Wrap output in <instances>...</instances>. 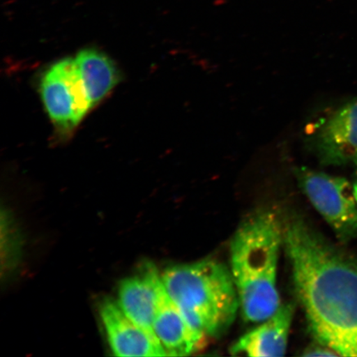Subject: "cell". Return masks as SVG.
<instances>
[{
    "mask_svg": "<svg viewBox=\"0 0 357 357\" xmlns=\"http://www.w3.org/2000/svg\"><path fill=\"white\" fill-rule=\"evenodd\" d=\"M284 220V248L310 332L337 356L357 357V258L298 216Z\"/></svg>",
    "mask_w": 357,
    "mask_h": 357,
    "instance_id": "cell-1",
    "label": "cell"
},
{
    "mask_svg": "<svg viewBox=\"0 0 357 357\" xmlns=\"http://www.w3.org/2000/svg\"><path fill=\"white\" fill-rule=\"evenodd\" d=\"M284 247V220L271 209L245 218L230 245L231 273L245 322L260 324L278 310L280 252Z\"/></svg>",
    "mask_w": 357,
    "mask_h": 357,
    "instance_id": "cell-2",
    "label": "cell"
},
{
    "mask_svg": "<svg viewBox=\"0 0 357 357\" xmlns=\"http://www.w3.org/2000/svg\"><path fill=\"white\" fill-rule=\"evenodd\" d=\"M162 280L169 296L189 323L206 337H220L240 309L231 271L213 259L167 268Z\"/></svg>",
    "mask_w": 357,
    "mask_h": 357,
    "instance_id": "cell-3",
    "label": "cell"
},
{
    "mask_svg": "<svg viewBox=\"0 0 357 357\" xmlns=\"http://www.w3.org/2000/svg\"><path fill=\"white\" fill-rule=\"evenodd\" d=\"M298 186L342 243L357 238V203L345 178L307 167L294 169Z\"/></svg>",
    "mask_w": 357,
    "mask_h": 357,
    "instance_id": "cell-4",
    "label": "cell"
},
{
    "mask_svg": "<svg viewBox=\"0 0 357 357\" xmlns=\"http://www.w3.org/2000/svg\"><path fill=\"white\" fill-rule=\"evenodd\" d=\"M40 93L49 118L62 135L73 132L92 108L74 59L56 61L46 70Z\"/></svg>",
    "mask_w": 357,
    "mask_h": 357,
    "instance_id": "cell-5",
    "label": "cell"
},
{
    "mask_svg": "<svg viewBox=\"0 0 357 357\" xmlns=\"http://www.w3.org/2000/svg\"><path fill=\"white\" fill-rule=\"evenodd\" d=\"M307 142L324 164H357V100L310 127Z\"/></svg>",
    "mask_w": 357,
    "mask_h": 357,
    "instance_id": "cell-6",
    "label": "cell"
},
{
    "mask_svg": "<svg viewBox=\"0 0 357 357\" xmlns=\"http://www.w3.org/2000/svg\"><path fill=\"white\" fill-rule=\"evenodd\" d=\"M100 316L114 356H167L160 342L128 318L117 301L110 298L102 301Z\"/></svg>",
    "mask_w": 357,
    "mask_h": 357,
    "instance_id": "cell-7",
    "label": "cell"
},
{
    "mask_svg": "<svg viewBox=\"0 0 357 357\" xmlns=\"http://www.w3.org/2000/svg\"><path fill=\"white\" fill-rule=\"evenodd\" d=\"M162 287V275L154 265L146 263L135 275L123 280L119 290L118 303L125 314L158 341L154 321Z\"/></svg>",
    "mask_w": 357,
    "mask_h": 357,
    "instance_id": "cell-8",
    "label": "cell"
},
{
    "mask_svg": "<svg viewBox=\"0 0 357 357\" xmlns=\"http://www.w3.org/2000/svg\"><path fill=\"white\" fill-rule=\"evenodd\" d=\"M154 332L167 356L194 354L204 347L206 336L193 327L167 292L160 290Z\"/></svg>",
    "mask_w": 357,
    "mask_h": 357,
    "instance_id": "cell-9",
    "label": "cell"
},
{
    "mask_svg": "<svg viewBox=\"0 0 357 357\" xmlns=\"http://www.w3.org/2000/svg\"><path fill=\"white\" fill-rule=\"evenodd\" d=\"M294 314V303L281 305L270 318L241 337L231 346V354L253 357L283 356L287 349Z\"/></svg>",
    "mask_w": 357,
    "mask_h": 357,
    "instance_id": "cell-10",
    "label": "cell"
},
{
    "mask_svg": "<svg viewBox=\"0 0 357 357\" xmlns=\"http://www.w3.org/2000/svg\"><path fill=\"white\" fill-rule=\"evenodd\" d=\"M75 61L91 105L96 106L120 82L118 67L105 53L93 48L80 51Z\"/></svg>",
    "mask_w": 357,
    "mask_h": 357,
    "instance_id": "cell-11",
    "label": "cell"
},
{
    "mask_svg": "<svg viewBox=\"0 0 357 357\" xmlns=\"http://www.w3.org/2000/svg\"><path fill=\"white\" fill-rule=\"evenodd\" d=\"M354 193L357 203V180L354 185Z\"/></svg>",
    "mask_w": 357,
    "mask_h": 357,
    "instance_id": "cell-12",
    "label": "cell"
}]
</instances>
